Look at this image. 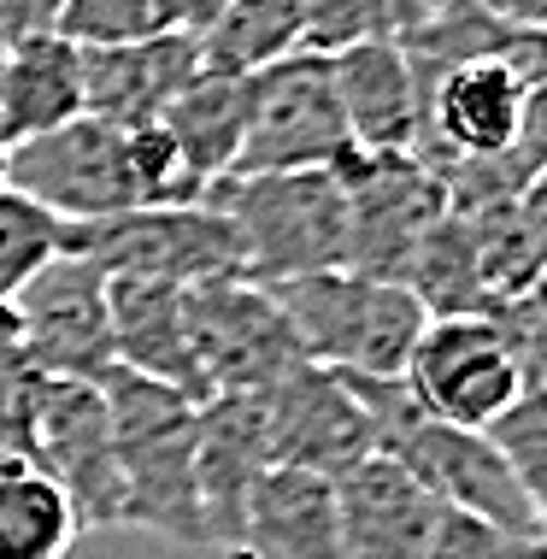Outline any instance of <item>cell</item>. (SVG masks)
Wrapping results in <instances>:
<instances>
[{
    "instance_id": "obj_1",
    "label": "cell",
    "mask_w": 547,
    "mask_h": 559,
    "mask_svg": "<svg viewBox=\"0 0 547 559\" xmlns=\"http://www.w3.org/2000/svg\"><path fill=\"white\" fill-rule=\"evenodd\" d=\"M100 395L112 413L130 531L165 536L177 548H206L201 477H194V401L124 366L100 377Z\"/></svg>"
},
{
    "instance_id": "obj_2",
    "label": "cell",
    "mask_w": 547,
    "mask_h": 559,
    "mask_svg": "<svg viewBox=\"0 0 547 559\" xmlns=\"http://www.w3.org/2000/svg\"><path fill=\"white\" fill-rule=\"evenodd\" d=\"M241 236V265L277 289L318 271H347V183L342 171L224 177L206 194Z\"/></svg>"
},
{
    "instance_id": "obj_3",
    "label": "cell",
    "mask_w": 547,
    "mask_h": 559,
    "mask_svg": "<svg viewBox=\"0 0 547 559\" xmlns=\"http://www.w3.org/2000/svg\"><path fill=\"white\" fill-rule=\"evenodd\" d=\"M271 295L283 300L312 366L342 377H377V383L406 377V359L430 324L424 300L406 283H383L365 271H318L300 283H277Z\"/></svg>"
},
{
    "instance_id": "obj_4",
    "label": "cell",
    "mask_w": 547,
    "mask_h": 559,
    "mask_svg": "<svg viewBox=\"0 0 547 559\" xmlns=\"http://www.w3.org/2000/svg\"><path fill=\"white\" fill-rule=\"evenodd\" d=\"M354 159L330 53H288L248 78V135L230 177L271 171H336Z\"/></svg>"
},
{
    "instance_id": "obj_5",
    "label": "cell",
    "mask_w": 547,
    "mask_h": 559,
    "mask_svg": "<svg viewBox=\"0 0 547 559\" xmlns=\"http://www.w3.org/2000/svg\"><path fill=\"white\" fill-rule=\"evenodd\" d=\"M66 253L95 260L106 277L130 271V277H165V283H182V289L224 283V277H248L236 224L224 218L212 201L130 206V213H118V218L66 224Z\"/></svg>"
},
{
    "instance_id": "obj_6",
    "label": "cell",
    "mask_w": 547,
    "mask_h": 559,
    "mask_svg": "<svg viewBox=\"0 0 547 559\" xmlns=\"http://www.w3.org/2000/svg\"><path fill=\"white\" fill-rule=\"evenodd\" d=\"M182 324H189L194 359V395H236V389H271L277 377L307 366L295 324L283 300L253 277L201 283L182 295Z\"/></svg>"
},
{
    "instance_id": "obj_7",
    "label": "cell",
    "mask_w": 547,
    "mask_h": 559,
    "mask_svg": "<svg viewBox=\"0 0 547 559\" xmlns=\"http://www.w3.org/2000/svg\"><path fill=\"white\" fill-rule=\"evenodd\" d=\"M401 383L413 389V401L430 418H442L453 430H483V436L530 395V371L495 312L430 319Z\"/></svg>"
},
{
    "instance_id": "obj_8",
    "label": "cell",
    "mask_w": 547,
    "mask_h": 559,
    "mask_svg": "<svg viewBox=\"0 0 547 559\" xmlns=\"http://www.w3.org/2000/svg\"><path fill=\"white\" fill-rule=\"evenodd\" d=\"M530 88L507 59H471L453 66L442 83L424 95L418 112V147L413 159L442 183L460 165H500L519 147L530 118Z\"/></svg>"
},
{
    "instance_id": "obj_9",
    "label": "cell",
    "mask_w": 547,
    "mask_h": 559,
    "mask_svg": "<svg viewBox=\"0 0 547 559\" xmlns=\"http://www.w3.org/2000/svg\"><path fill=\"white\" fill-rule=\"evenodd\" d=\"M7 189L48 206L59 224H95V218H118L130 206H142V194L130 183L124 130L100 124L88 112L66 130L7 147Z\"/></svg>"
},
{
    "instance_id": "obj_10",
    "label": "cell",
    "mask_w": 547,
    "mask_h": 559,
    "mask_svg": "<svg viewBox=\"0 0 547 559\" xmlns=\"http://www.w3.org/2000/svg\"><path fill=\"white\" fill-rule=\"evenodd\" d=\"M336 171L347 183V271L406 283L418 241L448 213L442 183L413 154H383V159L354 154Z\"/></svg>"
},
{
    "instance_id": "obj_11",
    "label": "cell",
    "mask_w": 547,
    "mask_h": 559,
    "mask_svg": "<svg viewBox=\"0 0 547 559\" xmlns=\"http://www.w3.org/2000/svg\"><path fill=\"white\" fill-rule=\"evenodd\" d=\"M265 430H271V465L277 472H307L324 483L354 477L377 453L371 413L347 389V377L312 366V359L265 389Z\"/></svg>"
},
{
    "instance_id": "obj_12",
    "label": "cell",
    "mask_w": 547,
    "mask_h": 559,
    "mask_svg": "<svg viewBox=\"0 0 547 559\" xmlns=\"http://www.w3.org/2000/svg\"><path fill=\"white\" fill-rule=\"evenodd\" d=\"M29 465L48 472L66 501L78 507L83 531H130L124 519V472H118L112 413H106L100 383H48L36 418V448Z\"/></svg>"
},
{
    "instance_id": "obj_13",
    "label": "cell",
    "mask_w": 547,
    "mask_h": 559,
    "mask_svg": "<svg viewBox=\"0 0 547 559\" xmlns=\"http://www.w3.org/2000/svg\"><path fill=\"white\" fill-rule=\"evenodd\" d=\"M106 271L83 253H59L48 271L24 283L19 319H24V347L48 377L59 383H100L118 371L112 354V300H106Z\"/></svg>"
},
{
    "instance_id": "obj_14",
    "label": "cell",
    "mask_w": 547,
    "mask_h": 559,
    "mask_svg": "<svg viewBox=\"0 0 547 559\" xmlns=\"http://www.w3.org/2000/svg\"><path fill=\"white\" fill-rule=\"evenodd\" d=\"M271 472V430H265V389H236L194 406V477H201L206 548L241 559L253 489Z\"/></svg>"
},
{
    "instance_id": "obj_15",
    "label": "cell",
    "mask_w": 547,
    "mask_h": 559,
    "mask_svg": "<svg viewBox=\"0 0 547 559\" xmlns=\"http://www.w3.org/2000/svg\"><path fill=\"white\" fill-rule=\"evenodd\" d=\"M201 71H206V48L189 29H171V36H154V41H130V48H95V53H83L88 118L118 124V130L154 124Z\"/></svg>"
},
{
    "instance_id": "obj_16",
    "label": "cell",
    "mask_w": 547,
    "mask_h": 559,
    "mask_svg": "<svg viewBox=\"0 0 547 559\" xmlns=\"http://www.w3.org/2000/svg\"><path fill=\"white\" fill-rule=\"evenodd\" d=\"M336 501L347 559H430L436 524L448 512L383 453H371L354 477L336 483Z\"/></svg>"
},
{
    "instance_id": "obj_17",
    "label": "cell",
    "mask_w": 547,
    "mask_h": 559,
    "mask_svg": "<svg viewBox=\"0 0 547 559\" xmlns=\"http://www.w3.org/2000/svg\"><path fill=\"white\" fill-rule=\"evenodd\" d=\"M336 66V95L342 118L354 135V154L383 159V154H413L418 147V88L406 66L401 41H359L330 59Z\"/></svg>"
},
{
    "instance_id": "obj_18",
    "label": "cell",
    "mask_w": 547,
    "mask_h": 559,
    "mask_svg": "<svg viewBox=\"0 0 547 559\" xmlns=\"http://www.w3.org/2000/svg\"><path fill=\"white\" fill-rule=\"evenodd\" d=\"M182 295H189L182 283L118 271L106 283V300H112V354L124 371L171 383L201 406V395H194V359H189V324H182Z\"/></svg>"
},
{
    "instance_id": "obj_19",
    "label": "cell",
    "mask_w": 547,
    "mask_h": 559,
    "mask_svg": "<svg viewBox=\"0 0 547 559\" xmlns=\"http://www.w3.org/2000/svg\"><path fill=\"white\" fill-rule=\"evenodd\" d=\"M241 559H347L336 483L271 465L253 489Z\"/></svg>"
},
{
    "instance_id": "obj_20",
    "label": "cell",
    "mask_w": 547,
    "mask_h": 559,
    "mask_svg": "<svg viewBox=\"0 0 547 559\" xmlns=\"http://www.w3.org/2000/svg\"><path fill=\"white\" fill-rule=\"evenodd\" d=\"M83 112V48H71L53 29L12 41L7 71H0V142H36L48 130L78 124Z\"/></svg>"
},
{
    "instance_id": "obj_21",
    "label": "cell",
    "mask_w": 547,
    "mask_h": 559,
    "mask_svg": "<svg viewBox=\"0 0 547 559\" xmlns=\"http://www.w3.org/2000/svg\"><path fill=\"white\" fill-rule=\"evenodd\" d=\"M159 124L171 130L194 189L212 194L241 159V135H248V78L201 71V78L159 112Z\"/></svg>"
},
{
    "instance_id": "obj_22",
    "label": "cell",
    "mask_w": 547,
    "mask_h": 559,
    "mask_svg": "<svg viewBox=\"0 0 547 559\" xmlns=\"http://www.w3.org/2000/svg\"><path fill=\"white\" fill-rule=\"evenodd\" d=\"M406 289L424 300L430 319H465V312H495L489 283H483V260L471 241L465 213H448L430 224V236L418 241L413 265H406Z\"/></svg>"
},
{
    "instance_id": "obj_23",
    "label": "cell",
    "mask_w": 547,
    "mask_h": 559,
    "mask_svg": "<svg viewBox=\"0 0 547 559\" xmlns=\"http://www.w3.org/2000/svg\"><path fill=\"white\" fill-rule=\"evenodd\" d=\"M83 536L78 507L36 465L0 472V559H66Z\"/></svg>"
},
{
    "instance_id": "obj_24",
    "label": "cell",
    "mask_w": 547,
    "mask_h": 559,
    "mask_svg": "<svg viewBox=\"0 0 547 559\" xmlns=\"http://www.w3.org/2000/svg\"><path fill=\"white\" fill-rule=\"evenodd\" d=\"M201 48L206 71L253 78V71L300 53V0H230L224 19L201 36Z\"/></svg>"
},
{
    "instance_id": "obj_25",
    "label": "cell",
    "mask_w": 547,
    "mask_h": 559,
    "mask_svg": "<svg viewBox=\"0 0 547 559\" xmlns=\"http://www.w3.org/2000/svg\"><path fill=\"white\" fill-rule=\"evenodd\" d=\"M171 29H182L177 0H66L53 36L95 53V48H130V41L171 36Z\"/></svg>"
},
{
    "instance_id": "obj_26",
    "label": "cell",
    "mask_w": 547,
    "mask_h": 559,
    "mask_svg": "<svg viewBox=\"0 0 547 559\" xmlns=\"http://www.w3.org/2000/svg\"><path fill=\"white\" fill-rule=\"evenodd\" d=\"M66 253V224L19 189H0V295H19L36 271Z\"/></svg>"
},
{
    "instance_id": "obj_27",
    "label": "cell",
    "mask_w": 547,
    "mask_h": 559,
    "mask_svg": "<svg viewBox=\"0 0 547 559\" xmlns=\"http://www.w3.org/2000/svg\"><path fill=\"white\" fill-rule=\"evenodd\" d=\"M489 436L500 442V453L512 460V472H519L530 507H536V519L547 531V389H530V395L512 406Z\"/></svg>"
},
{
    "instance_id": "obj_28",
    "label": "cell",
    "mask_w": 547,
    "mask_h": 559,
    "mask_svg": "<svg viewBox=\"0 0 547 559\" xmlns=\"http://www.w3.org/2000/svg\"><path fill=\"white\" fill-rule=\"evenodd\" d=\"M430 559H547V536H519L471 512H442Z\"/></svg>"
},
{
    "instance_id": "obj_29",
    "label": "cell",
    "mask_w": 547,
    "mask_h": 559,
    "mask_svg": "<svg viewBox=\"0 0 547 559\" xmlns=\"http://www.w3.org/2000/svg\"><path fill=\"white\" fill-rule=\"evenodd\" d=\"M59 7H66V0H0V29H7L12 41L48 36L59 24Z\"/></svg>"
},
{
    "instance_id": "obj_30",
    "label": "cell",
    "mask_w": 547,
    "mask_h": 559,
    "mask_svg": "<svg viewBox=\"0 0 547 559\" xmlns=\"http://www.w3.org/2000/svg\"><path fill=\"white\" fill-rule=\"evenodd\" d=\"M519 218H524V230H530V248H536V260H542V277H547V171L519 194Z\"/></svg>"
},
{
    "instance_id": "obj_31",
    "label": "cell",
    "mask_w": 547,
    "mask_h": 559,
    "mask_svg": "<svg viewBox=\"0 0 547 559\" xmlns=\"http://www.w3.org/2000/svg\"><path fill=\"white\" fill-rule=\"evenodd\" d=\"M477 7L512 29H547V0H477Z\"/></svg>"
},
{
    "instance_id": "obj_32",
    "label": "cell",
    "mask_w": 547,
    "mask_h": 559,
    "mask_svg": "<svg viewBox=\"0 0 547 559\" xmlns=\"http://www.w3.org/2000/svg\"><path fill=\"white\" fill-rule=\"evenodd\" d=\"M224 7H230V0H177V24L189 29V36H206V29L224 19Z\"/></svg>"
},
{
    "instance_id": "obj_33",
    "label": "cell",
    "mask_w": 547,
    "mask_h": 559,
    "mask_svg": "<svg viewBox=\"0 0 547 559\" xmlns=\"http://www.w3.org/2000/svg\"><path fill=\"white\" fill-rule=\"evenodd\" d=\"M24 354V319H19V300L0 295V359Z\"/></svg>"
},
{
    "instance_id": "obj_34",
    "label": "cell",
    "mask_w": 547,
    "mask_h": 559,
    "mask_svg": "<svg viewBox=\"0 0 547 559\" xmlns=\"http://www.w3.org/2000/svg\"><path fill=\"white\" fill-rule=\"evenodd\" d=\"M7 53H12V36L0 29V71H7Z\"/></svg>"
},
{
    "instance_id": "obj_35",
    "label": "cell",
    "mask_w": 547,
    "mask_h": 559,
    "mask_svg": "<svg viewBox=\"0 0 547 559\" xmlns=\"http://www.w3.org/2000/svg\"><path fill=\"white\" fill-rule=\"evenodd\" d=\"M0 189H7V142H0Z\"/></svg>"
},
{
    "instance_id": "obj_36",
    "label": "cell",
    "mask_w": 547,
    "mask_h": 559,
    "mask_svg": "<svg viewBox=\"0 0 547 559\" xmlns=\"http://www.w3.org/2000/svg\"><path fill=\"white\" fill-rule=\"evenodd\" d=\"M0 472H7V465H0Z\"/></svg>"
}]
</instances>
